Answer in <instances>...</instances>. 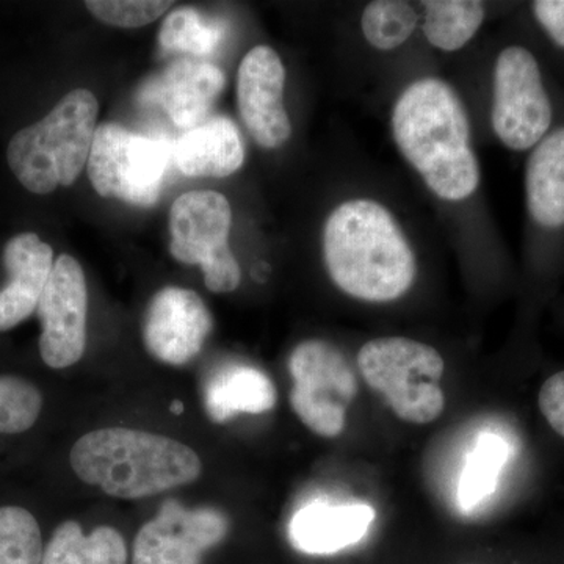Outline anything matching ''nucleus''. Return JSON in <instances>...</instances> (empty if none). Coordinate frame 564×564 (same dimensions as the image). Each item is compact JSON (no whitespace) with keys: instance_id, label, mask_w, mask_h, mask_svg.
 Segmentation results:
<instances>
[{"instance_id":"nucleus-1","label":"nucleus","mask_w":564,"mask_h":564,"mask_svg":"<svg viewBox=\"0 0 564 564\" xmlns=\"http://www.w3.org/2000/svg\"><path fill=\"white\" fill-rule=\"evenodd\" d=\"M392 133L403 158L434 195L463 202L477 191L480 166L470 147L469 118L447 82H413L393 106Z\"/></svg>"},{"instance_id":"nucleus-2","label":"nucleus","mask_w":564,"mask_h":564,"mask_svg":"<svg viewBox=\"0 0 564 564\" xmlns=\"http://www.w3.org/2000/svg\"><path fill=\"white\" fill-rule=\"evenodd\" d=\"M323 259L336 288L367 303L402 299L417 274L399 223L372 199H350L332 212L323 229Z\"/></svg>"},{"instance_id":"nucleus-3","label":"nucleus","mask_w":564,"mask_h":564,"mask_svg":"<svg viewBox=\"0 0 564 564\" xmlns=\"http://www.w3.org/2000/svg\"><path fill=\"white\" fill-rule=\"evenodd\" d=\"M69 463L84 484L124 500L191 485L203 473L202 458L188 445L118 426L84 434L70 448Z\"/></svg>"},{"instance_id":"nucleus-4","label":"nucleus","mask_w":564,"mask_h":564,"mask_svg":"<svg viewBox=\"0 0 564 564\" xmlns=\"http://www.w3.org/2000/svg\"><path fill=\"white\" fill-rule=\"evenodd\" d=\"M98 110L95 95L80 88L68 93L43 120L18 132L7 150L17 180L35 195L73 185L90 158Z\"/></svg>"},{"instance_id":"nucleus-5","label":"nucleus","mask_w":564,"mask_h":564,"mask_svg":"<svg viewBox=\"0 0 564 564\" xmlns=\"http://www.w3.org/2000/svg\"><path fill=\"white\" fill-rule=\"evenodd\" d=\"M356 364L367 386L383 397L400 421L426 425L444 413L445 362L432 345L408 337H378L359 348Z\"/></svg>"},{"instance_id":"nucleus-6","label":"nucleus","mask_w":564,"mask_h":564,"mask_svg":"<svg viewBox=\"0 0 564 564\" xmlns=\"http://www.w3.org/2000/svg\"><path fill=\"white\" fill-rule=\"evenodd\" d=\"M172 159L173 147L166 141L106 122L95 132L88 176L104 198L150 207L161 196Z\"/></svg>"},{"instance_id":"nucleus-7","label":"nucleus","mask_w":564,"mask_h":564,"mask_svg":"<svg viewBox=\"0 0 564 564\" xmlns=\"http://www.w3.org/2000/svg\"><path fill=\"white\" fill-rule=\"evenodd\" d=\"M231 225V204L218 192L184 193L170 210V252L176 261L202 265L210 292H234L242 280V270L229 248Z\"/></svg>"},{"instance_id":"nucleus-8","label":"nucleus","mask_w":564,"mask_h":564,"mask_svg":"<svg viewBox=\"0 0 564 564\" xmlns=\"http://www.w3.org/2000/svg\"><path fill=\"white\" fill-rule=\"evenodd\" d=\"M289 372L293 413L317 436L339 437L347 426L348 406L359 392L358 378L344 352L326 340H304L291 352Z\"/></svg>"},{"instance_id":"nucleus-9","label":"nucleus","mask_w":564,"mask_h":564,"mask_svg":"<svg viewBox=\"0 0 564 564\" xmlns=\"http://www.w3.org/2000/svg\"><path fill=\"white\" fill-rule=\"evenodd\" d=\"M552 117L551 99L532 52L522 46L500 52L494 68L491 113L497 139L510 150H530L544 139Z\"/></svg>"},{"instance_id":"nucleus-10","label":"nucleus","mask_w":564,"mask_h":564,"mask_svg":"<svg viewBox=\"0 0 564 564\" xmlns=\"http://www.w3.org/2000/svg\"><path fill=\"white\" fill-rule=\"evenodd\" d=\"M36 314L44 364L61 370L79 362L87 345L88 291L84 270L73 256L62 254L54 262Z\"/></svg>"},{"instance_id":"nucleus-11","label":"nucleus","mask_w":564,"mask_h":564,"mask_svg":"<svg viewBox=\"0 0 564 564\" xmlns=\"http://www.w3.org/2000/svg\"><path fill=\"white\" fill-rule=\"evenodd\" d=\"M228 532L229 519L221 511L188 510L169 499L137 533L132 564H202L204 552L220 544Z\"/></svg>"},{"instance_id":"nucleus-12","label":"nucleus","mask_w":564,"mask_h":564,"mask_svg":"<svg viewBox=\"0 0 564 564\" xmlns=\"http://www.w3.org/2000/svg\"><path fill=\"white\" fill-rule=\"evenodd\" d=\"M285 69L270 46L252 47L237 74V104L248 132L265 150L281 148L292 135L284 106Z\"/></svg>"},{"instance_id":"nucleus-13","label":"nucleus","mask_w":564,"mask_h":564,"mask_svg":"<svg viewBox=\"0 0 564 564\" xmlns=\"http://www.w3.org/2000/svg\"><path fill=\"white\" fill-rule=\"evenodd\" d=\"M212 315L198 293L165 288L152 296L143 339L152 358L169 366L191 362L212 332Z\"/></svg>"},{"instance_id":"nucleus-14","label":"nucleus","mask_w":564,"mask_h":564,"mask_svg":"<svg viewBox=\"0 0 564 564\" xmlns=\"http://www.w3.org/2000/svg\"><path fill=\"white\" fill-rule=\"evenodd\" d=\"M225 76L209 62L177 61L139 91V102L158 104L182 129L196 128L225 88Z\"/></svg>"},{"instance_id":"nucleus-15","label":"nucleus","mask_w":564,"mask_h":564,"mask_svg":"<svg viewBox=\"0 0 564 564\" xmlns=\"http://www.w3.org/2000/svg\"><path fill=\"white\" fill-rule=\"evenodd\" d=\"M3 265L9 282L0 291V333L35 313L54 267V251L36 234H20L3 248Z\"/></svg>"},{"instance_id":"nucleus-16","label":"nucleus","mask_w":564,"mask_h":564,"mask_svg":"<svg viewBox=\"0 0 564 564\" xmlns=\"http://www.w3.org/2000/svg\"><path fill=\"white\" fill-rule=\"evenodd\" d=\"M375 518L377 513L367 503L332 505L317 500L292 516L289 540L304 554H336L361 543Z\"/></svg>"},{"instance_id":"nucleus-17","label":"nucleus","mask_w":564,"mask_h":564,"mask_svg":"<svg viewBox=\"0 0 564 564\" xmlns=\"http://www.w3.org/2000/svg\"><path fill=\"white\" fill-rule=\"evenodd\" d=\"M173 161L185 176H231L245 162L242 135L228 117L207 118L173 144Z\"/></svg>"},{"instance_id":"nucleus-18","label":"nucleus","mask_w":564,"mask_h":564,"mask_svg":"<svg viewBox=\"0 0 564 564\" xmlns=\"http://www.w3.org/2000/svg\"><path fill=\"white\" fill-rule=\"evenodd\" d=\"M276 402L272 380L262 370L242 364L223 367L204 388V406L217 423L229 422L237 414L269 413Z\"/></svg>"},{"instance_id":"nucleus-19","label":"nucleus","mask_w":564,"mask_h":564,"mask_svg":"<svg viewBox=\"0 0 564 564\" xmlns=\"http://www.w3.org/2000/svg\"><path fill=\"white\" fill-rule=\"evenodd\" d=\"M525 195L538 225L564 226V128L549 133L534 147L525 166Z\"/></svg>"},{"instance_id":"nucleus-20","label":"nucleus","mask_w":564,"mask_h":564,"mask_svg":"<svg viewBox=\"0 0 564 564\" xmlns=\"http://www.w3.org/2000/svg\"><path fill=\"white\" fill-rule=\"evenodd\" d=\"M128 545L117 529L96 527L84 534L76 521H66L55 529L43 552L41 564H126Z\"/></svg>"},{"instance_id":"nucleus-21","label":"nucleus","mask_w":564,"mask_h":564,"mask_svg":"<svg viewBox=\"0 0 564 564\" xmlns=\"http://www.w3.org/2000/svg\"><path fill=\"white\" fill-rule=\"evenodd\" d=\"M422 6L423 35L444 52L463 50L485 21V6L477 0H429Z\"/></svg>"},{"instance_id":"nucleus-22","label":"nucleus","mask_w":564,"mask_h":564,"mask_svg":"<svg viewBox=\"0 0 564 564\" xmlns=\"http://www.w3.org/2000/svg\"><path fill=\"white\" fill-rule=\"evenodd\" d=\"M508 459V444L496 433H481L467 455L459 475L458 502L463 510H473L497 488L500 470Z\"/></svg>"},{"instance_id":"nucleus-23","label":"nucleus","mask_w":564,"mask_h":564,"mask_svg":"<svg viewBox=\"0 0 564 564\" xmlns=\"http://www.w3.org/2000/svg\"><path fill=\"white\" fill-rule=\"evenodd\" d=\"M225 28L206 20L195 9L174 10L163 21L159 43L165 51L187 52L195 57L214 54L220 46Z\"/></svg>"},{"instance_id":"nucleus-24","label":"nucleus","mask_w":564,"mask_h":564,"mask_svg":"<svg viewBox=\"0 0 564 564\" xmlns=\"http://www.w3.org/2000/svg\"><path fill=\"white\" fill-rule=\"evenodd\" d=\"M417 13L403 0H375L364 9L361 28L364 39L375 50L392 51L413 35Z\"/></svg>"},{"instance_id":"nucleus-25","label":"nucleus","mask_w":564,"mask_h":564,"mask_svg":"<svg viewBox=\"0 0 564 564\" xmlns=\"http://www.w3.org/2000/svg\"><path fill=\"white\" fill-rule=\"evenodd\" d=\"M43 536L39 521L21 507H0V564H41Z\"/></svg>"},{"instance_id":"nucleus-26","label":"nucleus","mask_w":564,"mask_h":564,"mask_svg":"<svg viewBox=\"0 0 564 564\" xmlns=\"http://www.w3.org/2000/svg\"><path fill=\"white\" fill-rule=\"evenodd\" d=\"M43 410L40 389L24 378L0 377V434L28 432Z\"/></svg>"},{"instance_id":"nucleus-27","label":"nucleus","mask_w":564,"mask_h":564,"mask_svg":"<svg viewBox=\"0 0 564 564\" xmlns=\"http://www.w3.org/2000/svg\"><path fill=\"white\" fill-rule=\"evenodd\" d=\"M173 2L150 0H90L85 3L93 17L115 28L137 29L150 24L169 11Z\"/></svg>"},{"instance_id":"nucleus-28","label":"nucleus","mask_w":564,"mask_h":564,"mask_svg":"<svg viewBox=\"0 0 564 564\" xmlns=\"http://www.w3.org/2000/svg\"><path fill=\"white\" fill-rule=\"evenodd\" d=\"M538 404L551 429L564 437V370L544 381L538 395Z\"/></svg>"},{"instance_id":"nucleus-29","label":"nucleus","mask_w":564,"mask_h":564,"mask_svg":"<svg viewBox=\"0 0 564 564\" xmlns=\"http://www.w3.org/2000/svg\"><path fill=\"white\" fill-rule=\"evenodd\" d=\"M533 13L554 43L564 47V0H538Z\"/></svg>"},{"instance_id":"nucleus-30","label":"nucleus","mask_w":564,"mask_h":564,"mask_svg":"<svg viewBox=\"0 0 564 564\" xmlns=\"http://www.w3.org/2000/svg\"><path fill=\"white\" fill-rule=\"evenodd\" d=\"M172 411L174 414H181L182 413V404L173 403Z\"/></svg>"}]
</instances>
